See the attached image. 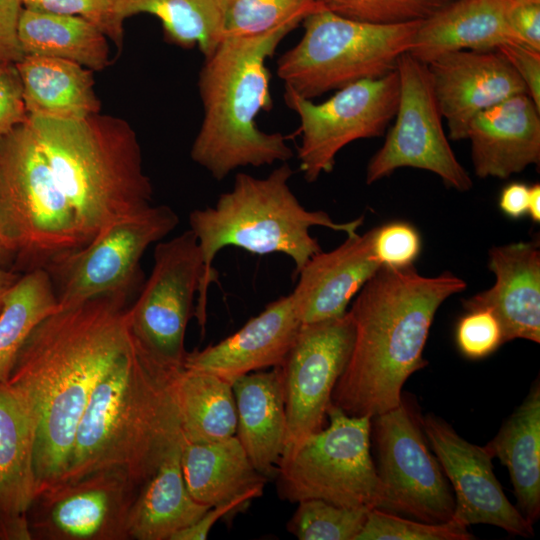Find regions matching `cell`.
Listing matches in <instances>:
<instances>
[{
  "label": "cell",
  "mask_w": 540,
  "mask_h": 540,
  "mask_svg": "<svg viewBox=\"0 0 540 540\" xmlns=\"http://www.w3.org/2000/svg\"><path fill=\"white\" fill-rule=\"evenodd\" d=\"M17 38L24 55L58 58L101 71L110 62L108 38L76 16L22 8Z\"/></svg>",
  "instance_id": "30"
},
{
  "label": "cell",
  "mask_w": 540,
  "mask_h": 540,
  "mask_svg": "<svg viewBox=\"0 0 540 540\" xmlns=\"http://www.w3.org/2000/svg\"><path fill=\"white\" fill-rule=\"evenodd\" d=\"M166 205L153 206L120 220L85 247L54 263L46 271L53 282L58 308L65 309L95 297L131 296L141 287L140 267L146 249L178 225Z\"/></svg>",
  "instance_id": "10"
},
{
  "label": "cell",
  "mask_w": 540,
  "mask_h": 540,
  "mask_svg": "<svg viewBox=\"0 0 540 540\" xmlns=\"http://www.w3.org/2000/svg\"><path fill=\"white\" fill-rule=\"evenodd\" d=\"M36 417L8 382H0V522L27 516L37 493Z\"/></svg>",
  "instance_id": "25"
},
{
  "label": "cell",
  "mask_w": 540,
  "mask_h": 540,
  "mask_svg": "<svg viewBox=\"0 0 540 540\" xmlns=\"http://www.w3.org/2000/svg\"><path fill=\"white\" fill-rule=\"evenodd\" d=\"M22 8L21 0H0V63H16L23 57L17 38Z\"/></svg>",
  "instance_id": "43"
},
{
  "label": "cell",
  "mask_w": 540,
  "mask_h": 540,
  "mask_svg": "<svg viewBox=\"0 0 540 540\" xmlns=\"http://www.w3.org/2000/svg\"><path fill=\"white\" fill-rule=\"evenodd\" d=\"M302 323L291 294L269 303L238 331L202 350L187 352L183 367L229 383L251 372L281 366Z\"/></svg>",
  "instance_id": "19"
},
{
  "label": "cell",
  "mask_w": 540,
  "mask_h": 540,
  "mask_svg": "<svg viewBox=\"0 0 540 540\" xmlns=\"http://www.w3.org/2000/svg\"><path fill=\"white\" fill-rule=\"evenodd\" d=\"M488 256L495 283L463 300V308L491 311L500 323L503 343L514 339L540 343L539 242L494 246Z\"/></svg>",
  "instance_id": "20"
},
{
  "label": "cell",
  "mask_w": 540,
  "mask_h": 540,
  "mask_svg": "<svg viewBox=\"0 0 540 540\" xmlns=\"http://www.w3.org/2000/svg\"><path fill=\"white\" fill-rule=\"evenodd\" d=\"M339 16L362 22L391 24L421 20L451 0H316Z\"/></svg>",
  "instance_id": "37"
},
{
  "label": "cell",
  "mask_w": 540,
  "mask_h": 540,
  "mask_svg": "<svg viewBox=\"0 0 540 540\" xmlns=\"http://www.w3.org/2000/svg\"><path fill=\"white\" fill-rule=\"evenodd\" d=\"M465 288L449 271L425 277L414 265H382L349 310L354 341L332 404L348 415L371 418L396 408L406 380L427 365L423 350L436 311Z\"/></svg>",
  "instance_id": "2"
},
{
  "label": "cell",
  "mask_w": 540,
  "mask_h": 540,
  "mask_svg": "<svg viewBox=\"0 0 540 540\" xmlns=\"http://www.w3.org/2000/svg\"><path fill=\"white\" fill-rule=\"evenodd\" d=\"M292 30L224 37L205 58L198 77L203 118L190 156L216 180L240 167L284 163L293 156L283 134L264 132L256 121L272 108L266 61Z\"/></svg>",
  "instance_id": "5"
},
{
  "label": "cell",
  "mask_w": 540,
  "mask_h": 540,
  "mask_svg": "<svg viewBox=\"0 0 540 540\" xmlns=\"http://www.w3.org/2000/svg\"><path fill=\"white\" fill-rule=\"evenodd\" d=\"M12 260V254L0 231V267L11 269Z\"/></svg>",
  "instance_id": "49"
},
{
  "label": "cell",
  "mask_w": 540,
  "mask_h": 540,
  "mask_svg": "<svg viewBox=\"0 0 540 540\" xmlns=\"http://www.w3.org/2000/svg\"><path fill=\"white\" fill-rule=\"evenodd\" d=\"M58 309L55 288L46 270L21 274L0 312V382H7L19 350L35 327Z\"/></svg>",
  "instance_id": "32"
},
{
  "label": "cell",
  "mask_w": 540,
  "mask_h": 540,
  "mask_svg": "<svg viewBox=\"0 0 540 540\" xmlns=\"http://www.w3.org/2000/svg\"><path fill=\"white\" fill-rule=\"evenodd\" d=\"M175 393L184 440L204 444L236 435L237 414L231 383L214 374L182 367Z\"/></svg>",
  "instance_id": "31"
},
{
  "label": "cell",
  "mask_w": 540,
  "mask_h": 540,
  "mask_svg": "<svg viewBox=\"0 0 540 540\" xmlns=\"http://www.w3.org/2000/svg\"><path fill=\"white\" fill-rule=\"evenodd\" d=\"M0 231L11 270H47L83 248L73 208L59 187L31 124L0 142Z\"/></svg>",
  "instance_id": "7"
},
{
  "label": "cell",
  "mask_w": 540,
  "mask_h": 540,
  "mask_svg": "<svg viewBox=\"0 0 540 540\" xmlns=\"http://www.w3.org/2000/svg\"><path fill=\"white\" fill-rule=\"evenodd\" d=\"M354 334L349 311L301 325L280 366L287 422L280 463L289 460L306 438L324 428L332 392L349 360Z\"/></svg>",
  "instance_id": "15"
},
{
  "label": "cell",
  "mask_w": 540,
  "mask_h": 540,
  "mask_svg": "<svg viewBox=\"0 0 540 540\" xmlns=\"http://www.w3.org/2000/svg\"><path fill=\"white\" fill-rule=\"evenodd\" d=\"M209 508L198 503L187 489L180 444L140 486L128 516V539L171 540Z\"/></svg>",
  "instance_id": "28"
},
{
  "label": "cell",
  "mask_w": 540,
  "mask_h": 540,
  "mask_svg": "<svg viewBox=\"0 0 540 540\" xmlns=\"http://www.w3.org/2000/svg\"><path fill=\"white\" fill-rule=\"evenodd\" d=\"M399 100L395 121L382 147L366 169L372 184L403 167L430 171L460 192L472 188V179L457 160L442 124L426 64L404 53L397 62Z\"/></svg>",
  "instance_id": "12"
},
{
  "label": "cell",
  "mask_w": 540,
  "mask_h": 540,
  "mask_svg": "<svg viewBox=\"0 0 540 540\" xmlns=\"http://www.w3.org/2000/svg\"><path fill=\"white\" fill-rule=\"evenodd\" d=\"M381 266L373 250V228L347 235L334 250L312 256L291 293L301 323L344 315L351 299Z\"/></svg>",
  "instance_id": "21"
},
{
  "label": "cell",
  "mask_w": 540,
  "mask_h": 540,
  "mask_svg": "<svg viewBox=\"0 0 540 540\" xmlns=\"http://www.w3.org/2000/svg\"><path fill=\"white\" fill-rule=\"evenodd\" d=\"M455 340L459 351L469 359H482L503 343L500 323L489 310L467 311L456 326Z\"/></svg>",
  "instance_id": "39"
},
{
  "label": "cell",
  "mask_w": 540,
  "mask_h": 540,
  "mask_svg": "<svg viewBox=\"0 0 540 540\" xmlns=\"http://www.w3.org/2000/svg\"><path fill=\"white\" fill-rule=\"evenodd\" d=\"M29 122L73 208L83 247L152 205L141 147L126 120L99 112L78 121L29 117Z\"/></svg>",
  "instance_id": "4"
},
{
  "label": "cell",
  "mask_w": 540,
  "mask_h": 540,
  "mask_svg": "<svg viewBox=\"0 0 540 540\" xmlns=\"http://www.w3.org/2000/svg\"><path fill=\"white\" fill-rule=\"evenodd\" d=\"M251 500L238 498L210 507L196 522L177 532L171 540H205L214 524L244 509Z\"/></svg>",
  "instance_id": "45"
},
{
  "label": "cell",
  "mask_w": 540,
  "mask_h": 540,
  "mask_svg": "<svg viewBox=\"0 0 540 540\" xmlns=\"http://www.w3.org/2000/svg\"><path fill=\"white\" fill-rule=\"evenodd\" d=\"M120 17L137 14L158 18L165 37L183 48L199 47L210 56L222 40V21L218 0H117Z\"/></svg>",
  "instance_id": "33"
},
{
  "label": "cell",
  "mask_w": 540,
  "mask_h": 540,
  "mask_svg": "<svg viewBox=\"0 0 540 540\" xmlns=\"http://www.w3.org/2000/svg\"><path fill=\"white\" fill-rule=\"evenodd\" d=\"M138 490L115 468L44 489L27 512L32 539L128 540L127 521Z\"/></svg>",
  "instance_id": "16"
},
{
  "label": "cell",
  "mask_w": 540,
  "mask_h": 540,
  "mask_svg": "<svg viewBox=\"0 0 540 540\" xmlns=\"http://www.w3.org/2000/svg\"><path fill=\"white\" fill-rule=\"evenodd\" d=\"M236 405V437L255 469L275 479L284 451L286 411L281 367L255 371L232 383Z\"/></svg>",
  "instance_id": "24"
},
{
  "label": "cell",
  "mask_w": 540,
  "mask_h": 540,
  "mask_svg": "<svg viewBox=\"0 0 540 540\" xmlns=\"http://www.w3.org/2000/svg\"><path fill=\"white\" fill-rule=\"evenodd\" d=\"M327 417V427L306 438L289 460L279 464L275 477L279 498L382 509L383 488L370 453L371 417L348 415L332 403Z\"/></svg>",
  "instance_id": "9"
},
{
  "label": "cell",
  "mask_w": 540,
  "mask_h": 540,
  "mask_svg": "<svg viewBox=\"0 0 540 540\" xmlns=\"http://www.w3.org/2000/svg\"><path fill=\"white\" fill-rule=\"evenodd\" d=\"M222 38L258 36L279 28L295 29L313 11L316 0H218Z\"/></svg>",
  "instance_id": "34"
},
{
  "label": "cell",
  "mask_w": 540,
  "mask_h": 540,
  "mask_svg": "<svg viewBox=\"0 0 540 540\" xmlns=\"http://www.w3.org/2000/svg\"><path fill=\"white\" fill-rule=\"evenodd\" d=\"M28 120L23 85L16 63H0V142Z\"/></svg>",
  "instance_id": "41"
},
{
  "label": "cell",
  "mask_w": 540,
  "mask_h": 540,
  "mask_svg": "<svg viewBox=\"0 0 540 540\" xmlns=\"http://www.w3.org/2000/svg\"><path fill=\"white\" fill-rule=\"evenodd\" d=\"M497 50L514 68L528 95L540 108V51L520 43L503 45Z\"/></svg>",
  "instance_id": "42"
},
{
  "label": "cell",
  "mask_w": 540,
  "mask_h": 540,
  "mask_svg": "<svg viewBox=\"0 0 540 540\" xmlns=\"http://www.w3.org/2000/svg\"><path fill=\"white\" fill-rule=\"evenodd\" d=\"M370 510L306 499L298 502L286 528L299 540H356Z\"/></svg>",
  "instance_id": "35"
},
{
  "label": "cell",
  "mask_w": 540,
  "mask_h": 540,
  "mask_svg": "<svg viewBox=\"0 0 540 540\" xmlns=\"http://www.w3.org/2000/svg\"><path fill=\"white\" fill-rule=\"evenodd\" d=\"M20 276V273H17L9 268L0 267V312L3 308L8 292L18 281Z\"/></svg>",
  "instance_id": "47"
},
{
  "label": "cell",
  "mask_w": 540,
  "mask_h": 540,
  "mask_svg": "<svg viewBox=\"0 0 540 540\" xmlns=\"http://www.w3.org/2000/svg\"><path fill=\"white\" fill-rule=\"evenodd\" d=\"M284 100L298 115L299 166L306 181L312 183L333 170L338 152L346 145L384 134L397 110L399 78L395 70L380 78L361 80L336 90L321 103L285 87Z\"/></svg>",
  "instance_id": "11"
},
{
  "label": "cell",
  "mask_w": 540,
  "mask_h": 540,
  "mask_svg": "<svg viewBox=\"0 0 540 540\" xmlns=\"http://www.w3.org/2000/svg\"><path fill=\"white\" fill-rule=\"evenodd\" d=\"M181 468L191 496L212 507L263 494L268 479L260 474L235 436L212 443L182 440Z\"/></svg>",
  "instance_id": "27"
},
{
  "label": "cell",
  "mask_w": 540,
  "mask_h": 540,
  "mask_svg": "<svg viewBox=\"0 0 540 540\" xmlns=\"http://www.w3.org/2000/svg\"><path fill=\"white\" fill-rule=\"evenodd\" d=\"M182 367L153 356L130 332L128 349L91 395L58 483L115 468L140 488L182 443L175 393Z\"/></svg>",
  "instance_id": "3"
},
{
  "label": "cell",
  "mask_w": 540,
  "mask_h": 540,
  "mask_svg": "<svg viewBox=\"0 0 540 540\" xmlns=\"http://www.w3.org/2000/svg\"><path fill=\"white\" fill-rule=\"evenodd\" d=\"M514 4L540 3V0H510Z\"/></svg>",
  "instance_id": "50"
},
{
  "label": "cell",
  "mask_w": 540,
  "mask_h": 540,
  "mask_svg": "<svg viewBox=\"0 0 540 540\" xmlns=\"http://www.w3.org/2000/svg\"><path fill=\"white\" fill-rule=\"evenodd\" d=\"M510 0L449 1L421 20L410 51L429 64L442 54L461 51H492L520 43L509 23Z\"/></svg>",
  "instance_id": "23"
},
{
  "label": "cell",
  "mask_w": 540,
  "mask_h": 540,
  "mask_svg": "<svg viewBox=\"0 0 540 540\" xmlns=\"http://www.w3.org/2000/svg\"><path fill=\"white\" fill-rule=\"evenodd\" d=\"M508 18L520 42L540 51V3H511Z\"/></svg>",
  "instance_id": "44"
},
{
  "label": "cell",
  "mask_w": 540,
  "mask_h": 540,
  "mask_svg": "<svg viewBox=\"0 0 540 540\" xmlns=\"http://www.w3.org/2000/svg\"><path fill=\"white\" fill-rule=\"evenodd\" d=\"M152 272L139 296L128 307L134 338L153 356L183 366L187 351L185 332L203 275V258L195 234L189 229L159 241Z\"/></svg>",
  "instance_id": "14"
},
{
  "label": "cell",
  "mask_w": 540,
  "mask_h": 540,
  "mask_svg": "<svg viewBox=\"0 0 540 540\" xmlns=\"http://www.w3.org/2000/svg\"><path fill=\"white\" fill-rule=\"evenodd\" d=\"M529 185L511 182L503 187L499 196V208L511 219L528 215Z\"/></svg>",
  "instance_id": "46"
},
{
  "label": "cell",
  "mask_w": 540,
  "mask_h": 540,
  "mask_svg": "<svg viewBox=\"0 0 540 540\" xmlns=\"http://www.w3.org/2000/svg\"><path fill=\"white\" fill-rule=\"evenodd\" d=\"M421 20L362 22L320 7L302 21L300 41L279 57L277 75L285 87L311 100L383 77L395 71L400 56L410 51Z\"/></svg>",
  "instance_id": "8"
},
{
  "label": "cell",
  "mask_w": 540,
  "mask_h": 540,
  "mask_svg": "<svg viewBox=\"0 0 540 540\" xmlns=\"http://www.w3.org/2000/svg\"><path fill=\"white\" fill-rule=\"evenodd\" d=\"M419 417L402 399L396 408L371 418L384 495L381 510L426 523H445L454 514V495L428 449Z\"/></svg>",
  "instance_id": "13"
},
{
  "label": "cell",
  "mask_w": 540,
  "mask_h": 540,
  "mask_svg": "<svg viewBox=\"0 0 540 540\" xmlns=\"http://www.w3.org/2000/svg\"><path fill=\"white\" fill-rule=\"evenodd\" d=\"M468 527L450 520L433 524L371 509L356 540H471Z\"/></svg>",
  "instance_id": "36"
},
{
  "label": "cell",
  "mask_w": 540,
  "mask_h": 540,
  "mask_svg": "<svg viewBox=\"0 0 540 540\" xmlns=\"http://www.w3.org/2000/svg\"><path fill=\"white\" fill-rule=\"evenodd\" d=\"M24 8L80 17L94 24L121 49L124 22L117 10V0H21Z\"/></svg>",
  "instance_id": "38"
},
{
  "label": "cell",
  "mask_w": 540,
  "mask_h": 540,
  "mask_svg": "<svg viewBox=\"0 0 540 540\" xmlns=\"http://www.w3.org/2000/svg\"><path fill=\"white\" fill-rule=\"evenodd\" d=\"M419 418L424 435L455 492L452 520L466 527L490 524L514 536L531 537L533 525L506 497L487 449L468 442L433 414Z\"/></svg>",
  "instance_id": "17"
},
{
  "label": "cell",
  "mask_w": 540,
  "mask_h": 540,
  "mask_svg": "<svg viewBox=\"0 0 540 540\" xmlns=\"http://www.w3.org/2000/svg\"><path fill=\"white\" fill-rule=\"evenodd\" d=\"M129 298L103 295L58 309L17 354L7 382L36 417L38 493L63 478L93 391L129 347Z\"/></svg>",
  "instance_id": "1"
},
{
  "label": "cell",
  "mask_w": 540,
  "mask_h": 540,
  "mask_svg": "<svg viewBox=\"0 0 540 540\" xmlns=\"http://www.w3.org/2000/svg\"><path fill=\"white\" fill-rule=\"evenodd\" d=\"M30 118L78 121L101 110L93 71L72 61L24 55L16 62Z\"/></svg>",
  "instance_id": "26"
},
{
  "label": "cell",
  "mask_w": 540,
  "mask_h": 540,
  "mask_svg": "<svg viewBox=\"0 0 540 540\" xmlns=\"http://www.w3.org/2000/svg\"><path fill=\"white\" fill-rule=\"evenodd\" d=\"M433 92L451 140L466 139L473 119L484 110L527 93L519 75L498 50H461L427 64Z\"/></svg>",
  "instance_id": "18"
},
{
  "label": "cell",
  "mask_w": 540,
  "mask_h": 540,
  "mask_svg": "<svg viewBox=\"0 0 540 540\" xmlns=\"http://www.w3.org/2000/svg\"><path fill=\"white\" fill-rule=\"evenodd\" d=\"M508 469L516 507L532 525L540 516V384L537 381L484 446Z\"/></svg>",
  "instance_id": "29"
},
{
  "label": "cell",
  "mask_w": 540,
  "mask_h": 540,
  "mask_svg": "<svg viewBox=\"0 0 540 540\" xmlns=\"http://www.w3.org/2000/svg\"><path fill=\"white\" fill-rule=\"evenodd\" d=\"M528 215L534 223L540 222V184L529 186Z\"/></svg>",
  "instance_id": "48"
},
{
  "label": "cell",
  "mask_w": 540,
  "mask_h": 540,
  "mask_svg": "<svg viewBox=\"0 0 540 540\" xmlns=\"http://www.w3.org/2000/svg\"><path fill=\"white\" fill-rule=\"evenodd\" d=\"M466 139L476 176L506 179L540 162V108L514 95L478 114Z\"/></svg>",
  "instance_id": "22"
},
{
  "label": "cell",
  "mask_w": 540,
  "mask_h": 540,
  "mask_svg": "<svg viewBox=\"0 0 540 540\" xmlns=\"http://www.w3.org/2000/svg\"><path fill=\"white\" fill-rule=\"evenodd\" d=\"M418 230L405 221H392L373 228V250L381 265H413L421 251Z\"/></svg>",
  "instance_id": "40"
},
{
  "label": "cell",
  "mask_w": 540,
  "mask_h": 540,
  "mask_svg": "<svg viewBox=\"0 0 540 540\" xmlns=\"http://www.w3.org/2000/svg\"><path fill=\"white\" fill-rule=\"evenodd\" d=\"M292 175L286 162L264 178L238 173L232 189L221 194L214 206L189 214L190 230L203 258L196 310L202 327L208 287L215 278L212 262L221 249L233 246L256 255L282 253L293 261L297 277L305 263L322 251L317 239L310 235L311 227H327L350 235L362 225L363 216L339 223L324 211L304 208L290 188Z\"/></svg>",
  "instance_id": "6"
}]
</instances>
